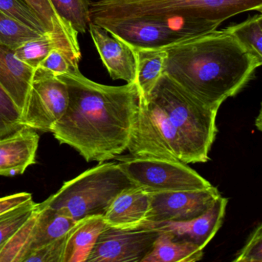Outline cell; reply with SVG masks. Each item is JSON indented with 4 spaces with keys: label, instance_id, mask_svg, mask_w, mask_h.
<instances>
[{
    "label": "cell",
    "instance_id": "obj_13",
    "mask_svg": "<svg viewBox=\"0 0 262 262\" xmlns=\"http://www.w3.org/2000/svg\"><path fill=\"white\" fill-rule=\"evenodd\" d=\"M39 136L36 130L21 127L0 139V176H16L36 163Z\"/></svg>",
    "mask_w": 262,
    "mask_h": 262
},
{
    "label": "cell",
    "instance_id": "obj_2",
    "mask_svg": "<svg viewBox=\"0 0 262 262\" xmlns=\"http://www.w3.org/2000/svg\"><path fill=\"white\" fill-rule=\"evenodd\" d=\"M68 87L69 105L52 133L86 162H105L127 151L137 111L135 82L121 86L90 80L78 70L57 76Z\"/></svg>",
    "mask_w": 262,
    "mask_h": 262
},
{
    "label": "cell",
    "instance_id": "obj_7",
    "mask_svg": "<svg viewBox=\"0 0 262 262\" xmlns=\"http://www.w3.org/2000/svg\"><path fill=\"white\" fill-rule=\"evenodd\" d=\"M121 168L136 186L148 192L194 191L211 184L188 164L156 157H133L119 162Z\"/></svg>",
    "mask_w": 262,
    "mask_h": 262
},
{
    "label": "cell",
    "instance_id": "obj_26",
    "mask_svg": "<svg viewBox=\"0 0 262 262\" xmlns=\"http://www.w3.org/2000/svg\"><path fill=\"white\" fill-rule=\"evenodd\" d=\"M0 11L38 33L51 36L42 19L25 0H0Z\"/></svg>",
    "mask_w": 262,
    "mask_h": 262
},
{
    "label": "cell",
    "instance_id": "obj_18",
    "mask_svg": "<svg viewBox=\"0 0 262 262\" xmlns=\"http://www.w3.org/2000/svg\"><path fill=\"white\" fill-rule=\"evenodd\" d=\"M159 232L152 248L142 262H195L202 260L204 249L195 244L176 238L165 231Z\"/></svg>",
    "mask_w": 262,
    "mask_h": 262
},
{
    "label": "cell",
    "instance_id": "obj_5",
    "mask_svg": "<svg viewBox=\"0 0 262 262\" xmlns=\"http://www.w3.org/2000/svg\"><path fill=\"white\" fill-rule=\"evenodd\" d=\"M134 185L119 163L101 162L66 182L56 194L41 204L76 221L104 216L116 196Z\"/></svg>",
    "mask_w": 262,
    "mask_h": 262
},
{
    "label": "cell",
    "instance_id": "obj_28",
    "mask_svg": "<svg viewBox=\"0 0 262 262\" xmlns=\"http://www.w3.org/2000/svg\"><path fill=\"white\" fill-rule=\"evenodd\" d=\"M22 120L19 108L0 85V139L23 127Z\"/></svg>",
    "mask_w": 262,
    "mask_h": 262
},
{
    "label": "cell",
    "instance_id": "obj_29",
    "mask_svg": "<svg viewBox=\"0 0 262 262\" xmlns=\"http://www.w3.org/2000/svg\"><path fill=\"white\" fill-rule=\"evenodd\" d=\"M68 233L32 251L25 257L24 262H62Z\"/></svg>",
    "mask_w": 262,
    "mask_h": 262
},
{
    "label": "cell",
    "instance_id": "obj_31",
    "mask_svg": "<svg viewBox=\"0 0 262 262\" xmlns=\"http://www.w3.org/2000/svg\"><path fill=\"white\" fill-rule=\"evenodd\" d=\"M38 68L43 69L57 76L78 70L79 66L73 63L60 49H55L41 62Z\"/></svg>",
    "mask_w": 262,
    "mask_h": 262
},
{
    "label": "cell",
    "instance_id": "obj_16",
    "mask_svg": "<svg viewBox=\"0 0 262 262\" xmlns=\"http://www.w3.org/2000/svg\"><path fill=\"white\" fill-rule=\"evenodd\" d=\"M37 13L53 39L72 62L79 66L82 54L78 41L79 33L56 13L50 0H25Z\"/></svg>",
    "mask_w": 262,
    "mask_h": 262
},
{
    "label": "cell",
    "instance_id": "obj_3",
    "mask_svg": "<svg viewBox=\"0 0 262 262\" xmlns=\"http://www.w3.org/2000/svg\"><path fill=\"white\" fill-rule=\"evenodd\" d=\"M165 50L164 73L196 100L216 110L243 90L262 64L225 30Z\"/></svg>",
    "mask_w": 262,
    "mask_h": 262
},
{
    "label": "cell",
    "instance_id": "obj_19",
    "mask_svg": "<svg viewBox=\"0 0 262 262\" xmlns=\"http://www.w3.org/2000/svg\"><path fill=\"white\" fill-rule=\"evenodd\" d=\"M78 222L39 203V214L27 255L34 250L66 235Z\"/></svg>",
    "mask_w": 262,
    "mask_h": 262
},
{
    "label": "cell",
    "instance_id": "obj_20",
    "mask_svg": "<svg viewBox=\"0 0 262 262\" xmlns=\"http://www.w3.org/2000/svg\"><path fill=\"white\" fill-rule=\"evenodd\" d=\"M136 65V84L139 96L145 97L156 86L165 73L166 50L132 48Z\"/></svg>",
    "mask_w": 262,
    "mask_h": 262
},
{
    "label": "cell",
    "instance_id": "obj_25",
    "mask_svg": "<svg viewBox=\"0 0 262 262\" xmlns=\"http://www.w3.org/2000/svg\"><path fill=\"white\" fill-rule=\"evenodd\" d=\"M55 49L61 50L57 41L51 36H46L19 46L15 49L14 53L19 60L33 68L37 69Z\"/></svg>",
    "mask_w": 262,
    "mask_h": 262
},
{
    "label": "cell",
    "instance_id": "obj_21",
    "mask_svg": "<svg viewBox=\"0 0 262 262\" xmlns=\"http://www.w3.org/2000/svg\"><path fill=\"white\" fill-rule=\"evenodd\" d=\"M39 203L27 222L0 248V262H24L33 238Z\"/></svg>",
    "mask_w": 262,
    "mask_h": 262
},
{
    "label": "cell",
    "instance_id": "obj_30",
    "mask_svg": "<svg viewBox=\"0 0 262 262\" xmlns=\"http://www.w3.org/2000/svg\"><path fill=\"white\" fill-rule=\"evenodd\" d=\"M234 262H262V225L252 231L245 246L237 253Z\"/></svg>",
    "mask_w": 262,
    "mask_h": 262
},
{
    "label": "cell",
    "instance_id": "obj_32",
    "mask_svg": "<svg viewBox=\"0 0 262 262\" xmlns=\"http://www.w3.org/2000/svg\"><path fill=\"white\" fill-rule=\"evenodd\" d=\"M33 199L30 193L20 192L0 198V214Z\"/></svg>",
    "mask_w": 262,
    "mask_h": 262
},
{
    "label": "cell",
    "instance_id": "obj_10",
    "mask_svg": "<svg viewBox=\"0 0 262 262\" xmlns=\"http://www.w3.org/2000/svg\"><path fill=\"white\" fill-rule=\"evenodd\" d=\"M149 193V212L144 225L190 220L205 212L221 196L213 185L194 191Z\"/></svg>",
    "mask_w": 262,
    "mask_h": 262
},
{
    "label": "cell",
    "instance_id": "obj_23",
    "mask_svg": "<svg viewBox=\"0 0 262 262\" xmlns=\"http://www.w3.org/2000/svg\"><path fill=\"white\" fill-rule=\"evenodd\" d=\"M50 2L58 15L78 33H86L93 0H50Z\"/></svg>",
    "mask_w": 262,
    "mask_h": 262
},
{
    "label": "cell",
    "instance_id": "obj_8",
    "mask_svg": "<svg viewBox=\"0 0 262 262\" xmlns=\"http://www.w3.org/2000/svg\"><path fill=\"white\" fill-rule=\"evenodd\" d=\"M69 100L65 82L47 70L36 69L23 116V126L52 133L65 115Z\"/></svg>",
    "mask_w": 262,
    "mask_h": 262
},
{
    "label": "cell",
    "instance_id": "obj_22",
    "mask_svg": "<svg viewBox=\"0 0 262 262\" xmlns=\"http://www.w3.org/2000/svg\"><path fill=\"white\" fill-rule=\"evenodd\" d=\"M224 30L235 38L253 57L262 62L261 13Z\"/></svg>",
    "mask_w": 262,
    "mask_h": 262
},
{
    "label": "cell",
    "instance_id": "obj_4",
    "mask_svg": "<svg viewBox=\"0 0 262 262\" xmlns=\"http://www.w3.org/2000/svg\"><path fill=\"white\" fill-rule=\"evenodd\" d=\"M248 11L261 13L262 0H96L90 6V20L171 16L222 24Z\"/></svg>",
    "mask_w": 262,
    "mask_h": 262
},
{
    "label": "cell",
    "instance_id": "obj_12",
    "mask_svg": "<svg viewBox=\"0 0 262 262\" xmlns=\"http://www.w3.org/2000/svg\"><path fill=\"white\" fill-rule=\"evenodd\" d=\"M88 30L110 77L114 80L122 79L127 83L135 82L136 65L133 49L92 23H90Z\"/></svg>",
    "mask_w": 262,
    "mask_h": 262
},
{
    "label": "cell",
    "instance_id": "obj_14",
    "mask_svg": "<svg viewBox=\"0 0 262 262\" xmlns=\"http://www.w3.org/2000/svg\"><path fill=\"white\" fill-rule=\"evenodd\" d=\"M150 209V193L140 187L125 188L110 204L104 219L107 225L122 229L140 228Z\"/></svg>",
    "mask_w": 262,
    "mask_h": 262
},
{
    "label": "cell",
    "instance_id": "obj_11",
    "mask_svg": "<svg viewBox=\"0 0 262 262\" xmlns=\"http://www.w3.org/2000/svg\"><path fill=\"white\" fill-rule=\"evenodd\" d=\"M228 202V199L221 195L205 212L194 219L183 222L146 224L140 228L165 231L176 238L188 241L205 249L223 224Z\"/></svg>",
    "mask_w": 262,
    "mask_h": 262
},
{
    "label": "cell",
    "instance_id": "obj_24",
    "mask_svg": "<svg viewBox=\"0 0 262 262\" xmlns=\"http://www.w3.org/2000/svg\"><path fill=\"white\" fill-rule=\"evenodd\" d=\"M50 35L42 34L0 11V44L15 49L29 41Z\"/></svg>",
    "mask_w": 262,
    "mask_h": 262
},
{
    "label": "cell",
    "instance_id": "obj_27",
    "mask_svg": "<svg viewBox=\"0 0 262 262\" xmlns=\"http://www.w3.org/2000/svg\"><path fill=\"white\" fill-rule=\"evenodd\" d=\"M38 205L31 199L0 214V248L27 222Z\"/></svg>",
    "mask_w": 262,
    "mask_h": 262
},
{
    "label": "cell",
    "instance_id": "obj_9",
    "mask_svg": "<svg viewBox=\"0 0 262 262\" xmlns=\"http://www.w3.org/2000/svg\"><path fill=\"white\" fill-rule=\"evenodd\" d=\"M159 233L149 228L122 229L106 225L86 262H142Z\"/></svg>",
    "mask_w": 262,
    "mask_h": 262
},
{
    "label": "cell",
    "instance_id": "obj_6",
    "mask_svg": "<svg viewBox=\"0 0 262 262\" xmlns=\"http://www.w3.org/2000/svg\"><path fill=\"white\" fill-rule=\"evenodd\" d=\"M90 23L102 27L131 48L150 50H165L214 31L221 25L219 23L171 16L101 19Z\"/></svg>",
    "mask_w": 262,
    "mask_h": 262
},
{
    "label": "cell",
    "instance_id": "obj_17",
    "mask_svg": "<svg viewBox=\"0 0 262 262\" xmlns=\"http://www.w3.org/2000/svg\"><path fill=\"white\" fill-rule=\"evenodd\" d=\"M106 225L102 215L90 216L79 221L69 231L62 262H86Z\"/></svg>",
    "mask_w": 262,
    "mask_h": 262
},
{
    "label": "cell",
    "instance_id": "obj_15",
    "mask_svg": "<svg viewBox=\"0 0 262 262\" xmlns=\"http://www.w3.org/2000/svg\"><path fill=\"white\" fill-rule=\"evenodd\" d=\"M36 69L15 56L14 50L0 44V85L24 116Z\"/></svg>",
    "mask_w": 262,
    "mask_h": 262
},
{
    "label": "cell",
    "instance_id": "obj_1",
    "mask_svg": "<svg viewBox=\"0 0 262 262\" xmlns=\"http://www.w3.org/2000/svg\"><path fill=\"white\" fill-rule=\"evenodd\" d=\"M217 111L164 73L148 96H139L127 150L133 157L205 163L217 134Z\"/></svg>",
    "mask_w": 262,
    "mask_h": 262
}]
</instances>
